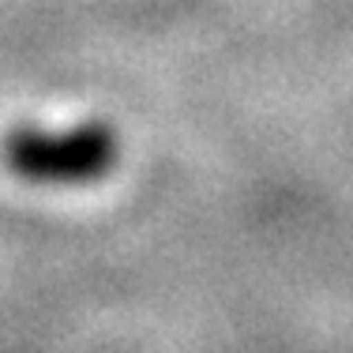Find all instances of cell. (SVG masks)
Returning <instances> with one entry per match:
<instances>
[{
    "instance_id": "1",
    "label": "cell",
    "mask_w": 353,
    "mask_h": 353,
    "mask_svg": "<svg viewBox=\"0 0 353 353\" xmlns=\"http://www.w3.org/2000/svg\"><path fill=\"white\" fill-rule=\"evenodd\" d=\"M113 143L102 132H64V136H30L15 139L12 162L15 170L41 176V181H79V176H94L105 170Z\"/></svg>"
}]
</instances>
